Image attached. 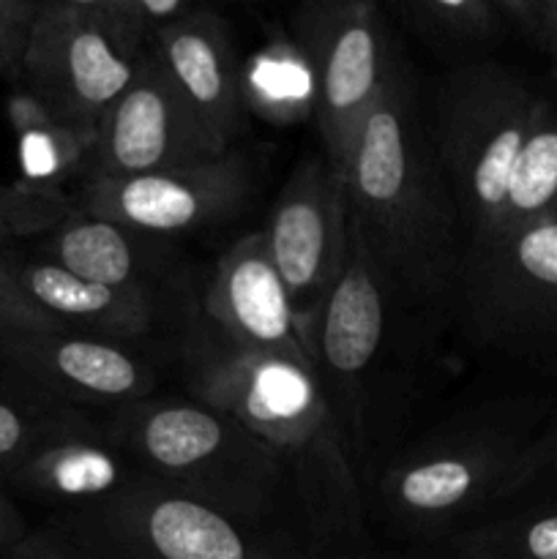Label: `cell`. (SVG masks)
Returning <instances> with one entry per match:
<instances>
[{"mask_svg": "<svg viewBox=\"0 0 557 559\" xmlns=\"http://www.w3.org/2000/svg\"><path fill=\"white\" fill-rule=\"evenodd\" d=\"M342 175L349 218L393 298L431 304L453 295L462 267L457 205L402 63L360 123Z\"/></svg>", "mask_w": 557, "mask_h": 559, "instance_id": "1", "label": "cell"}, {"mask_svg": "<svg viewBox=\"0 0 557 559\" xmlns=\"http://www.w3.org/2000/svg\"><path fill=\"white\" fill-rule=\"evenodd\" d=\"M183 369L194 402L238 420L287 464L300 516L320 540L360 530V502L347 442L317 371L257 355L224 338L208 320L183 342Z\"/></svg>", "mask_w": 557, "mask_h": 559, "instance_id": "2", "label": "cell"}, {"mask_svg": "<svg viewBox=\"0 0 557 559\" xmlns=\"http://www.w3.org/2000/svg\"><path fill=\"white\" fill-rule=\"evenodd\" d=\"M104 435L142 475L240 522L268 527L289 500L298 506L284 459L194 399H142L120 407Z\"/></svg>", "mask_w": 557, "mask_h": 559, "instance_id": "3", "label": "cell"}, {"mask_svg": "<svg viewBox=\"0 0 557 559\" xmlns=\"http://www.w3.org/2000/svg\"><path fill=\"white\" fill-rule=\"evenodd\" d=\"M544 104L541 93L495 60L473 58L442 76L431 142L457 205L462 265L500 243L508 191Z\"/></svg>", "mask_w": 557, "mask_h": 559, "instance_id": "4", "label": "cell"}, {"mask_svg": "<svg viewBox=\"0 0 557 559\" xmlns=\"http://www.w3.org/2000/svg\"><path fill=\"white\" fill-rule=\"evenodd\" d=\"M52 524L55 535L96 559H331L147 475Z\"/></svg>", "mask_w": 557, "mask_h": 559, "instance_id": "5", "label": "cell"}, {"mask_svg": "<svg viewBox=\"0 0 557 559\" xmlns=\"http://www.w3.org/2000/svg\"><path fill=\"white\" fill-rule=\"evenodd\" d=\"M147 49L120 31L104 0H42L16 87L52 120L96 136Z\"/></svg>", "mask_w": 557, "mask_h": 559, "instance_id": "6", "label": "cell"}, {"mask_svg": "<svg viewBox=\"0 0 557 559\" xmlns=\"http://www.w3.org/2000/svg\"><path fill=\"white\" fill-rule=\"evenodd\" d=\"M453 298L481 344L557 364V213L464 262Z\"/></svg>", "mask_w": 557, "mask_h": 559, "instance_id": "7", "label": "cell"}, {"mask_svg": "<svg viewBox=\"0 0 557 559\" xmlns=\"http://www.w3.org/2000/svg\"><path fill=\"white\" fill-rule=\"evenodd\" d=\"M315 80V123L325 162L342 173L360 123L396 69L388 25L369 0H317L289 20Z\"/></svg>", "mask_w": 557, "mask_h": 559, "instance_id": "8", "label": "cell"}, {"mask_svg": "<svg viewBox=\"0 0 557 559\" xmlns=\"http://www.w3.org/2000/svg\"><path fill=\"white\" fill-rule=\"evenodd\" d=\"M262 233L309 349L317 317L347 265L349 200L344 175L325 156L300 162L278 191Z\"/></svg>", "mask_w": 557, "mask_h": 559, "instance_id": "9", "label": "cell"}, {"mask_svg": "<svg viewBox=\"0 0 557 559\" xmlns=\"http://www.w3.org/2000/svg\"><path fill=\"white\" fill-rule=\"evenodd\" d=\"M218 156L227 153L202 129L151 47L134 80L98 123L76 186L175 173Z\"/></svg>", "mask_w": 557, "mask_h": 559, "instance_id": "10", "label": "cell"}, {"mask_svg": "<svg viewBox=\"0 0 557 559\" xmlns=\"http://www.w3.org/2000/svg\"><path fill=\"white\" fill-rule=\"evenodd\" d=\"M393 298L369 246L349 218V251L309 338L317 380L344 442L364 440V377L382 347Z\"/></svg>", "mask_w": 557, "mask_h": 559, "instance_id": "11", "label": "cell"}, {"mask_svg": "<svg viewBox=\"0 0 557 559\" xmlns=\"http://www.w3.org/2000/svg\"><path fill=\"white\" fill-rule=\"evenodd\" d=\"M528 448L500 431L435 442L386 475V506L410 524L437 527L453 522L486 502L517 495Z\"/></svg>", "mask_w": 557, "mask_h": 559, "instance_id": "12", "label": "cell"}, {"mask_svg": "<svg viewBox=\"0 0 557 559\" xmlns=\"http://www.w3.org/2000/svg\"><path fill=\"white\" fill-rule=\"evenodd\" d=\"M249 186V164L238 151H229L175 173L93 180L76 186L71 197L91 216L164 240L227 222L246 202Z\"/></svg>", "mask_w": 557, "mask_h": 559, "instance_id": "13", "label": "cell"}, {"mask_svg": "<svg viewBox=\"0 0 557 559\" xmlns=\"http://www.w3.org/2000/svg\"><path fill=\"white\" fill-rule=\"evenodd\" d=\"M0 374L9 391L74 409L129 407L156 388V371L126 344L71 331L3 338Z\"/></svg>", "mask_w": 557, "mask_h": 559, "instance_id": "14", "label": "cell"}, {"mask_svg": "<svg viewBox=\"0 0 557 559\" xmlns=\"http://www.w3.org/2000/svg\"><path fill=\"white\" fill-rule=\"evenodd\" d=\"M202 314L224 338L249 353L315 369L265 233L244 235L218 257Z\"/></svg>", "mask_w": 557, "mask_h": 559, "instance_id": "15", "label": "cell"}, {"mask_svg": "<svg viewBox=\"0 0 557 559\" xmlns=\"http://www.w3.org/2000/svg\"><path fill=\"white\" fill-rule=\"evenodd\" d=\"M153 52L218 151H235L246 126L244 66L224 16L197 5L153 38Z\"/></svg>", "mask_w": 557, "mask_h": 559, "instance_id": "16", "label": "cell"}, {"mask_svg": "<svg viewBox=\"0 0 557 559\" xmlns=\"http://www.w3.org/2000/svg\"><path fill=\"white\" fill-rule=\"evenodd\" d=\"M140 478L137 464L80 413L27 453L3 491H16L66 513L109 500Z\"/></svg>", "mask_w": 557, "mask_h": 559, "instance_id": "17", "label": "cell"}, {"mask_svg": "<svg viewBox=\"0 0 557 559\" xmlns=\"http://www.w3.org/2000/svg\"><path fill=\"white\" fill-rule=\"evenodd\" d=\"M0 260L22 293L66 331L126 344L147 336L158 320V298L147 289H115L74 276L66 267L16 246H0Z\"/></svg>", "mask_w": 557, "mask_h": 559, "instance_id": "18", "label": "cell"}, {"mask_svg": "<svg viewBox=\"0 0 557 559\" xmlns=\"http://www.w3.org/2000/svg\"><path fill=\"white\" fill-rule=\"evenodd\" d=\"M33 254L66 267L74 276L115 289H147L169 267V249L162 238L120 227L107 218L74 211L55 229L31 240Z\"/></svg>", "mask_w": 557, "mask_h": 559, "instance_id": "19", "label": "cell"}, {"mask_svg": "<svg viewBox=\"0 0 557 559\" xmlns=\"http://www.w3.org/2000/svg\"><path fill=\"white\" fill-rule=\"evenodd\" d=\"M9 120L20 140L22 183L66 191L63 183L80 180L96 136H85L49 118L25 91L14 87L9 98Z\"/></svg>", "mask_w": 557, "mask_h": 559, "instance_id": "20", "label": "cell"}, {"mask_svg": "<svg viewBox=\"0 0 557 559\" xmlns=\"http://www.w3.org/2000/svg\"><path fill=\"white\" fill-rule=\"evenodd\" d=\"M244 102L249 112L282 126L315 115V80L293 38H271L244 66Z\"/></svg>", "mask_w": 557, "mask_h": 559, "instance_id": "21", "label": "cell"}, {"mask_svg": "<svg viewBox=\"0 0 557 559\" xmlns=\"http://www.w3.org/2000/svg\"><path fill=\"white\" fill-rule=\"evenodd\" d=\"M399 11L426 47L462 63L500 41L508 27L500 0H410Z\"/></svg>", "mask_w": 557, "mask_h": 559, "instance_id": "22", "label": "cell"}, {"mask_svg": "<svg viewBox=\"0 0 557 559\" xmlns=\"http://www.w3.org/2000/svg\"><path fill=\"white\" fill-rule=\"evenodd\" d=\"M557 213V104L546 98L544 112L524 145L522 162L508 191L502 238ZM500 238V240H502Z\"/></svg>", "mask_w": 557, "mask_h": 559, "instance_id": "23", "label": "cell"}, {"mask_svg": "<svg viewBox=\"0 0 557 559\" xmlns=\"http://www.w3.org/2000/svg\"><path fill=\"white\" fill-rule=\"evenodd\" d=\"M462 559H557V500L470 530Z\"/></svg>", "mask_w": 557, "mask_h": 559, "instance_id": "24", "label": "cell"}, {"mask_svg": "<svg viewBox=\"0 0 557 559\" xmlns=\"http://www.w3.org/2000/svg\"><path fill=\"white\" fill-rule=\"evenodd\" d=\"M76 415L80 409L47 399L20 391L0 393V491L27 453Z\"/></svg>", "mask_w": 557, "mask_h": 559, "instance_id": "25", "label": "cell"}, {"mask_svg": "<svg viewBox=\"0 0 557 559\" xmlns=\"http://www.w3.org/2000/svg\"><path fill=\"white\" fill-rule=\"evenodd\" d=\"M74 211L69 191L27 183H0V246L31 243Z\"/></svg>", "mask_w": 557, "mask_h": 559, "instance_id": "26", "label": "cell"}, {"mask_svg": "<svg viewBox=\"0 0 557 559\" xmlns=\"http://www.w3.org/2000/svg\"><path fill=\"white\" fill-rule=\"evenodd\" d=\"M38 11L42 0H0V76L11 87L20 85Z\"/></svg>", "mask_w": 557, "mask_h": 559, "instance_id": "27", "label": "cell"}, {"mask_svg": "<svg viewBox=\"0 0 557 559\" xmlns=\"http://www.w3.org/2000/svg\"><path fill=\"white\" fill-rule=\"evenodd\" d=\"M66 331L58 320L38 309L31 298L20 289L9 267L0 260V342L22 333H55Z\"/></svg>", "mask_w": 557, "mask_h": 559, "instance_id": "28", "label": "cell"}, {"mask_svg": "<svg viewBox=\"0 0 557 559\" xmlns=\"http://www.w3.org/2000/svg\"><path fill=\"white\" fill-rule=\"evenodd\" d=\"M508 25L519 27L555 63L557 74V0H500Z\"/></svg>", "mask_w": 557, "mask_h": 559, "instance_id": "29", "label": "cell"}, {"mask_svg": "<svg viewBox=\"0 0 557 559\" xmlns=\"http://www.w3.org/2000/svg\"><path fill=\"white\" fill-rule=\"evenodd\" d=\"M5 559H96V557L74 549V546L66 544L60 535H55L52 530H49V533H38V535L27 533L25 540H20L14 549L5 551Z\"/></svg>", "mask_w": 557, "mask_h": 559, "instance_id": "30", "label": "cell"}, {"mask_svg": "<svg viewBox=\"0 0 557 559\" xmlns=\"http://www.w3.org/2000/svg\"><path fill=\"white\" fill-rule=\"evenodd\" d=\"M538 478L557 480V426L538 442H530L528 456H524V475L519 491L528 489Z\"/></svg>", "mask_w": 557, "mask_h": 559, "instance_id": "31", "label": "cell"}, {"mask_svg": "<svg viewBox=\"0 0 557 559\" xmlns=\"http://www.w3.org/2000/svg\"><path fill=\"white\" fill-rule=\"evenodd\" d=\"M27 538V524L20 508L14 506L5 491H0V551L14 549L20 540Z\"/></svg>", "mask_w": 557, "mask_h": 559, "instance_id": "32", "label": "cell"}]
</instances>
